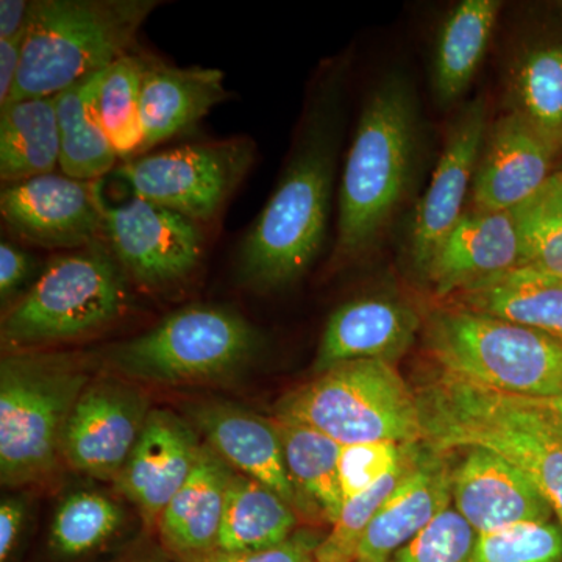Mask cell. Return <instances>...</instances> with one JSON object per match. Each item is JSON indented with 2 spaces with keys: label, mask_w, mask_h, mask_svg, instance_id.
Returning <instances> with one entry per match:
<instances>
[{
  "label": "cell",
  "mask_w": 562,
  "mask_h": 562,
  "mask_svg": "<svg viewBox=\"0 0 562 562\" xmlns=\"http://www.w3.org/2000/svg\"><path fill=\"white\" fill-rule=\"evenodd\" d=\"M322 80L276 190L236 255V276L257 292L301 280L324 246L339 149V87Z\"/></svg>",
  "instance_id": "1"
},
{
  "label": "cell",
  "mask_w": 562,
  "mask_h": 562,
  "mask_svg": "<svg viewBox=\"0 0 562 562\" xmlns=\"http://www.w3.org/2000/svg\"><path fill=\"white\" fill-rule=\"evenodd\" d=\"M416 395L422 442L442 453L480 447L501 454L538 487L562 527V420L549 405L443 371Z\"/></svg>",
  "instance_id": "2"
},
{
  "label": "cell",
  "mask_w": 562,
  "mask_h": 562,
  "mask_svg": "<svg viewBox=\"0 0 562 562\" xmlns=\"http://www.w3.org/2000/svg\"><path fill=\"white\" fill-rule=\"evenodd\" d=\"M416 140L412 85L392 74L369 95L347 154L333 260H358L382 238L412 181Z\"/></svg>",
  "instance_id": "3"
},
{
  "label": "cell",
  "mask_w": 562,
  "mask_h": 562,
  "mask_svg": "<svg viewBox=\"0 0 562 562\" xmlns=\"http://www.w3.org/2000/svg\"><path fill=\"white\" fill-rule=\"evenodd\" d=\"M160 5L158 0H33L9 103L55 98L131 55Z\"/></svg>",
  "instance_id": "4"
},
{
  "label": "cell",
  "mask_w": 562,
  "mask_h": 562,
  "mask_svg": "<svg viewBox=\"0 0 562 562\" xmlns=\"http://www.w3.org/2000/svg\"><path fill=\"white\" fill-rule=\"evenodd\" d=\"M127 273L105 238L54 255L2 316L3 349L44 350L105 330L127 312Z\"/></svg>",
  "instance_id": "5"
},
{
  "label": "cell",
  "mask_w": 562,
  "mask_h": 562,
  "mask_svg": "<svg viewBox=\"0 0 562 562\" xmlns=\"http://www.w3.org/2000/svg\"><path fill=\"white\" fill-rule=\"evenodd\" d=\"M90 382L79 355L11 351L0 364V482L47 479L61 457L66 422Z\"/></svg>",
  "instance_id": "6"
},
{
  "label": "cell",
  "mask_w": 562,
  "mask_h": 562,
  "mask_svg": "<svg viewBox=\"0 0 562 562\" xmlns=\"http://www.w3.org/2000/svg\"><path fill=\"white\" fill-rule=\"evenodd\" d=\"M425 347L441 371L517 395L562 392V342L535 328L441 305L425 319Z\"/></svg>",
  "instance_id": "7"
},
{
  "label": "cell",
  "mask_w": 562,
  "mask_h": 562,
  "mask_svg": "<svg viewBox=\"0 0 562 562\" xmlns=\"http://www.w3.org/2000/svg\"><path fill=\"white\" fill-rule=\"evenodd\" d=\"M276 419L299 422L341 446L424 441L417 395L392 362H342L284 395Z\"/></svg>",
  "instance_id": "8"
},
{
  "label": "cell",
  "mask_w": 562,
  "mask_h": 562,
  "mask_svg": "<svg viewBox=\"0 0 562 562\" xmlns=\"http://www.w3.org/2000/svg\"><path fill=\"white\" fill-rule=\"evenodd\" d=\"M260 349V333L235 310L191 305L135 338L111 346L105 360L138 382L188 384L224 379Z\"/></svg>",
  "instance_id": "9"
},
{
  "label": "cell",
  "mask_w": 562,
  "mask_h": 562,
  "mask_svg": "<svg viewBox=\"0 0 562 562\" xmlns=\"http://www.w3.org/2000/svg\"><path fill=\"white\" fill-rule=\"evenodd\" d=\"M255 150L247 136L184 144L121 162L116 176L136 198L205 228L217 221L246 179Z\"/></svg>",
  "instance_id": "10"
},
{
  "label": "cell",
  "mask_w": 562,
  "mask_h": 562,
  "mask_svg": "<svg viewBox=\"0 0 562 562\" xmlns=\"http://www.w3.org/2000/svg\"><path fill=\"white\" fill-rule=\"evenodd\" d=\"M105 241L128 279L154 292L187 284L202 268L206 250L201 225L136 195L106 206Z\"/></svg>",
  "instance_id": "11"
},
{
  "label": "cell",
  "mask_w": 562,
  "mask_h": 562,
  "mask_svg": "<svg viewBox=\"0 0 562 562\" xmlns=\"http://www.w3.org/2000/svg\"><path fill=\"white\" fill-rule=\"evenodd\" d=\"M102 181L46 173L5 184L0 214L9 231L41 249L72 251L105 238Z\"/></svg>",
  "instance_id": "12"
},
{
  "label": "cell",
  "mask_w": 562,
  "mask_h": 562,
  "mask_svg": "<svg viewBox=\"0 0 562 562\" xmlns=\"http://www.w3.org/2000/svg\"><path fill=\"white\" fill-rule=\"evenodd\" d=\"M149 413L146 395L138 387L116 379L90 383L66 422L61 457L92 479L116 482Z\"/></svg>",
  "instance_id": "13"
},
{
  "label": "cell",
  "mask_w": 562,
  "mask_h": 562,
  "mask_svg": "<svg viewBox=\"0 0 562 562\" xmlns=\"http://www.w3.org/2000/svg\"><path fill=\"white\" fill-rule=\"evenodd\" d=\"M487 131L486 99L465 105L454 117L430 184L414 211L409 255L425 279L432 258L464 214Z\"/></svg>",
  "instance_id": "14"
},
{
  "label": "cell",
  "mask_w": 562,
  "mask_h": 562,
  "mask_svg": "<svg viewBox=\"0 0 562 562\" xmlns=\"http://www.w3.org/2000/svg\"><path fill=\"white\" fill-rule=\"evenodd\" d=\"M203 443L188 422L168 409H150L139 441L116 483L149 527L184 486L201 460Z\"/></svg>",
  "instance_id": "15"
},
{
  "label": "cell",
  "mask_w": 562,
  "mask_h": 562,
  "mask_svg": "<svg viewBox=\"0 0 562 562\" xmlns=\"http://www.w3.org/2000/svg\"><path fill=\"white\" fill-rule=\"evenodd\" d=\"M557 147L512 111L487 131L472 184V209L512 211L552 177Z\"/></svg>",
  "instance_id": "16"
},
{
  "label": "cell",
  "mask_w": 562,
  "mask_h": 562,
  "mask_svg": "<svg viewBox=\"0 0 562 562\" xmlns=\"http://www.w3.org/2000/svg\"><path fill=\"white\" fill-rule=\"evenodd\" d=\"M452 469V505L479 532L552 522L553 509L520 469L491 450L472 447Z\"/></svg>",
  "instance_id": "17"
},
{
  "label": "cell",
  "mask_w": 562,
  "mask_h": 562,
  "mask_svg": "<svg viewBox=\"0 0 562 562\" xmlns=\"http://www.w3.org/2000/svg\"><path fill=\"white\" fill-rule=\"evenodd\" d=\"M519 266L520 239L513 211L471 209L447 236L424 281L436 297L446 301Z\"/></svg>",
  "instance_id": "18"
},
{
  "label": "cell",
  "mask_w": 562,
  "mask_h": 562,
  "mask_svg": "<svg viewBox=\"0 0 562 562\" xmlns=\"http://www.w3.org/2000/svg\"><path fill=\"white\" fill-rule=\"evenodd\" d=\"M419 314L397 299L371 295L344 303L333 312L322 333L314 360L316 375L360 360H401L419 331Z\"/></svg>",
  "instance_id": "19"
},
{
  "label": "cell",
  "mask_w": 562,
  "mask_h": 562,
  "mask_svg": "<svg viewBox=\"0 0 562 562\" xmlns=\"http://www.w3.org/2000/svg\"><path fill=\"white\" fill-rule=\"evenodd\" d=\"M452 505V469L446 453L422 442L412 471L373 517L358 547L357 562H390Z\"/></svg>",
  "instance_id": "20"
},
{
  "label": "cell",
  "mask_w": 562,
  "mask_h": 562,
  "mask_svg": "<svg viewBox=\"0 0 562 562\" xmlns=\"http://www.w3.org/2000/svg\"><path fill=\"white\" fill-rule=\"evenodd\" d=\"M224 70L217 68H177L162 63L144 61L140 81V127L143 150L155 149L166 140L192 131L211 110L228 101Z\"/></svg>",
  "instance_id": "21"
},
{
  "label": "cell",
  "mask_w": 562,
  "mask_h": 562,
  "mask_svg": "<svg viewBox=\"0 0 562 562\" xmlns=\"http://www.w3.org/2000/svg\"><path fill=\"white\" fill-rule=\"evenodd\" d=\"M195 422L210 449L233 471L271 487L295 512H301V501L288 473L276 422L224 403L199 406Z\"/></svg>",
  "instance_id": "22"
},
{
  "label": "cell",
  "mask_w": 562,
  "mask_h": 562,
  "mask_svg": "<svg viewBox=\"0 0 562 562\" xmlns=\"http://www.w3.org/2000/svg\"><path fill=\"white\" fill-rule=\"evenodd\" d=\"M231 465L209 446L184 486L158 522L162 550L177 561H190L217 550Z\"/></svg>",
  "instance_id": "23"
},
{
  "label": "cell",
  "mask_w": 562,
  "mask_h": 562,
  "mask_svg": "<svg viewBox=\"0 0 562 562\" xmlns=\"http://www.w3.org/2000/svg\"><path fill=\"white\" fill-rule=\"evenodd\" d=\"M442 305L535 328L562 342V279L516 269L458 292Z\"/></svg>",
  "instance_id": "24"
},
{
  "label": "cell",
  "mask_w": 562,
  "mask_h": 562,
  "mask_svg": "<svg viewBox=\"0 0 562 562\" xmlns=\"http://www.w3.org/2000/svg\"><path fill=\"white\" fill-rule=\"evenodd\" d=\"M55 98L25 99L0 109V180L20 183L60 168Z\"/></svg>",
  "instance_id": "25"
},
{
  "label": "cell",
  "mask_w": 562,
  "mask_h": 562,
  "mask_svg": "<svg viewBox=\"0 0 562 562\" xmlns=\"http://www.w3.org/2000/svg\"><path fill=\"white\" fill-rule=\"evenodd\" d=\"M273 422L288 473L301 501V513L335 524L344 508L338 469L341 443L299 422Z\"/></svg>",
  "instance_id": "26"
},
{
  "label": "cell",
  "mask_w": 562,
  "mask_h": 562,
  "mask_svg": "<svg viewBox=\"0 0 562 562\" xmlns=\"http://www.w3.org/2000/svg\"><path fill=\"white\" fill-rule=\"evenodd\" d=\"M103 70L55 95L60 127V171L72 179L102 180L120 162L99 113Z\"/></svg>",
  "instance_id": "27"
},
{
  "label": "cell",
  "mask_w": 562,
  "mask_h": 562,
  "mask_svg": "<svg viewBox=\"0 0 562 562\" xmlns=\"http://www.w3.org/2000/svg\"><path fill=\"white\" fill-rule=\"evenodd\" d=\"M502 2L464 0L443 22L432 63V85L443 103L457 101L468 90L482 65Z\"/></svg>",
  "instance_id": "28"
},
{
  "label": "cell",
  "mask_w": 562,
  "mask_h": 562,
  "mask_svg": "<svg viewBox=\"0 0 562 562\" xmlns=\"http://www.w3.org/2000/svg\"><path fill=\"white\" fill-rule=\"evenodd\" d=\"M297 527V512L277 492L257 480L233 472L225 495L217 550L254 552L290 539Z\"/></svg>",
  "instance_id": "29"
},
{
  "label": "cell",
  "mask_w": 562,
  "mask_h": 562,
  "mask_svg": "<svg viewBox=\"0 0 562 562\" xmlns=\"http://www.w3.org/2000/svg\"><path fill=\"white\" fill-rule=\"evenodd\" d=\"M122 524L124 512L111 498L98 492H74L58 505L52 519L50 550L65 560L88 557L106 546Z\"/></svg>",
  "instance_id": "30"
},
{
  "label": "cell",
  "mask_w": 562,
  "mask_h": 562,
  "mask_svg": "<svg viewBox=\"0 0 562 562\" xmlns=\"http://www.w3.org/2000/svg\"><path fill=\"white\" fill-rule=\"evenodd\" d=\"M512 211L520 239L519 269L562 279V169Z\"/></svg>",
  "instance_id": "31"
},
{
  "label": "cell",
  "mask_w": 562,
  "mask_h": 562,
  "mask_svg": "<svg viewBox=\"0 0 562 562\" xmlns=\"http://www.w3.org/2000/svg\"><path fill=\"white\" fill-rule=\"evenodd\" d=\"M144 60L125 55L103 70L99 88V113L106 135L122 162L139 157L143 150L140 127V81Z\"/></svg>",
  "instance_id": "32"
},
{
  "label": "cell",
  "mask_w": 562,
  "mask_h": 562,
  "mask_svg": "<svg viewBox=\"0 0 562 562\" xmlns=\"http://www.w3.org/2000/svg\"><path fill=\"white\" fill-rule=\"evenodd\" d=\"M520 114L557 149L562 147V44L530 52L516 77Z\"/></svg>",
  "instance_id": "33"
},
{
  "label": "cell",
  "mask_w": 562,
  "mask_h": 562,
  "mask_svg": "<svg viewBox=\"0 0 562 562\" xmlns=\"http://www.w3.org/2000/svg\"><path fill=\"white\" fill-rule=\"evenodd\" d=\"M420 447L422 442L409 443L401 461L394 465V469L387 475H384L379 483L373 484L371 490L364 491L357 497L344 503L338 520L331 525V531L324 536L319 547H317L314 562H353L357 560L358 547H360L362 536L371 525L373 517L379 514L384 503L391 497L395 487L412 471L417 454L420 452Z\"/></svg>",
  "instance_id": "34"
},
{
  "label": "cell",
  "mask_w": 562,
  "mask_h": 562,
  "mask_svg": "<svg viewBox=\"0 0 562 562\" xmlns=\"http://www.w3.org/2000/svg\"><path fill=\"white\" fill-rule=\"evenodd\" d=\"M471 562H562V527L520 524L479 535Z\"/></svg>",
  "instance_id": "35"
},
{
  "label": "cell",
  "mask_w": 562,
  "mask_h": 562,
  "mask_svg": "<svg viewBox=\"0 0 562 562\" xmlns=\"http://www.w3.org/2000/svg\"><path fill=\"white\" fill-rule=\"evenodd\" d=\"M476 539L479 532L450 505L390 562H471Z\"/></svg>",
  "instance_id": "36"
},
{
  "label": "cell",
  "mask_w": 562,
  "mask_h": 562,
  "mask_svg": "<svg viewBox=\"0 0 562 562\" xmlns=\"http://www.w3.org/2000/svg\"><path fill=\"white\" fill-rule=\"evenodd\" d=\"M409 443L368 442L341 446L339 483L344 503L371 490L401 461Z\"/></svg>",
  "instance_id": "37"
},
{
  "label": "cell",
  "mask_w": 562,
  "mask_h": 562,
  "mask_svg": "<svg viewBox=\"0 0 562 562\" xmlns=\"http://www.w3.org/2000/svg\"><path fill=\"white\" fill-rule=\"evenodd\" d=\"M324 539L321 532L312 530L294 531L286 541L269 549L254 552H222L214 550L203 557L183 562H314L317 547Z\"/></svg>",
  "instance_id": "38"
},
{
  "label": "cell",
  "mask_w": 562,
  "mask_h": 562,
  "mask_svg": "<svg viewBox=\"0 0 562 562\" xmlns=\"http://www.w3.org/2000/svg\"><path fill=\"white\" fill-rule=\"evenodd\" d=\"M33 269L35 260L31 254L14 244L0 243V297L3 303L9 301L14 292L20 291Z\"/></svg>",
  "instance_id": "39"
},
{
  "label": "cell",
  "mask_w": 562,
  "mask_h": 562,
  "mask_svg": "<svg viewBox=\"0 0 562 562\" xmlns=\"http://www.w3.org/2000/svg\"><path fill=\"white\" fill-rule=\"evenodd\" d=\"M25 502L20 497L3 498L0 505V562H10L20 543L25 524Z\"/></svg>",
  "instance_id": "40"
},
{
  "label": "cell",
  "mask_w": 562,
  "mask_h": 562,
  "mask_svg": "<svg viewBox=\"0 0 562 562\" xmlns=\"http://www.w3.org/2000/svg\"><path fill=\"white\" fill-rule=\"evenodd\" d=\"M22 43L24 36L16 40H0V109L10 102L18 76H20Z\"/></svg>",
  "instance_id": "41"
},
{
  "label": "cell",
  "mask_w": 562,
  "mask_h": 562,
  "mask_svg": "<svg viewBox=\"0 0 562 562\" xmlns=\"http://www.w3.org/2000/svg\"><path fill=\"white\" fill-rule=\"evenodd\" d=\"M31 2L27 0H2L0 2V40H16L27 31Z\"/></svg>",
  "instance_id": "42"
},
{
  "label": "cell",
  "mask_w": 562,
  "mask_h": 562,
  "mask_svg": "<svg viewBox=\"0 0 562 562\" xmlns=\"http://www.w3.org/2000/svg\"><path fill=\"white\" fill-rule=\"evenodd\" d=\"M124 562H171V560H169V554L166 552H146L135 554V557H131Z\"/></svg>",
  "instance_id": "43"
},
{
  "label": "cell",
  "mask_w": 562,
  "mask_h": 562,
  "mask_svg": "<svg viewBox=\"0 0 562 562\" xmlns=\"http://www.w3.org/2000/svg\"><path fill=\"white\" fill-rule=\"evenodd\" d=\"M541 401L549 405V408L562 420V392L553 397L541 398Z\"/></svg>",
  "instance_id": "44"
}]
</instances>
